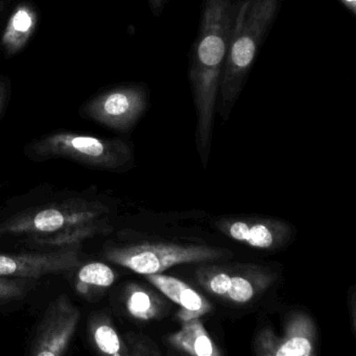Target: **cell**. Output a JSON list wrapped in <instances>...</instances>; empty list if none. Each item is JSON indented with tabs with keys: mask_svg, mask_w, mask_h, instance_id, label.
<instances>
[{
	"mask_svg": "<svg viewBox=\"0 0 356 356\" xmlns=\"http://www.w3.org/2000/svg\"><path fill=\"white\" fill-rule=\"evenodd\" d=\"M80 321V310L70 297L61 295L49 304L31 346L34 356L65 353Z\"/></svg>",
	"mask_w": 356,
	"mask_h": 356,
	"instance_id": "obj_7",
	"label": "cell"
},
{
	"mask_svg": "<svg viewBox=\"0 0 356 356\" xmlns=\"http://www.w3.org/2000/svg\"><path fill=\"white\" fill-rule=\"evenodd\" d=\"M11 95V84L9 79L0 76V116L7 107L8 101Z\"/></svg>",
	"mask_w": 356,
	"mask_h": 356,
	"instance_id": "obj_21",
	"label": "cell"
},
{
	"mask_svg": "<svg viewBox=\"0 0 356 356\" xmlns=\"http://www.w3.org/2000/svg\"><path fill=\"white\" fill-rule=\"evenodd\" d=\"M129 312L135 318L147 320L154 316L151 297L141 289H132L127 301Z\"/></svg>",
	"mask_w": 356,
	"mask_h": 356,
	"instance_id": "obj_17",
	"label": "cell"
},
{
	"mask_svg": "<svg viewBox=\"0 0 356 356\" xmlns=\"http://www.w3.org/2000/svg\"><path fill=\"white\" fill-rule=\"evenodd\" d=\"M10 10L0 34V49L8 59L26 47L39 22L38 9L32 0H17Z\"/></svg>",
	"mask_w": 356,
	"mask_h": 356,
	"instance_id": "obj_9",
	"label": "cell"
},
{
	"mask_svg": "<svg viewBox=\"0 0 356 356\" xmlns=\"http://www.w3.org/2000/svg\"><path fill=\"white\" fill-rule=\"evenodd\" d=\"M239 6L241 1L233 3V0H206L204 5L201 26L189 68V80L203 134L211 126Z\"/></svg>",
	"mask_w": 356,
	"mask_h": 356,
	"instance_id": "obj_1",
	"label": "cell"
},
{
	"mask_svg": "<svg viewBox=\"0 0 356 356\" xmlns=\"http://www.w3.org/2000/svg\"><path fill=\"white\" fill-rule=\"evenodd\" d=\"M343 1L351 11H355V0H343Z\"/></svg>",
	"mask_w": 356,
	"mask_h": 356,
	"instance_id": "obj_24",
	"label": "cell"
},
{
	"mask_svg": "<svg viewBox=\"0 0 356 356\" xmlns=\"http://www.w3.org/2000/svg\"><path fill=\"white\" fill-rule=\"evenodd\" d=\"M91 335L95 347L108 355L120 356L124 354L122 339L111 324L105 318L95 316L90 323Z\"/></svg>",
	"mask_w": 356,
	"mask_h": 356,
	"instance_id": "obj_14",
	"label": "cell"
},
{
	"mask_svg": "<svg viewBox=\"0 0 356 356\" xmlns=\"http://www.w3.org/2000/svg\"><path fill=\"white\" fill-rule=\"evenodd\" d=\"M79 248L80 245L43 253L0 254V277L36 279L70 272L81 264Z\"/></svg>",
	"mask_w": 356,
	"mask_h": 356,
	"instance_id": "obj_8",
	"label": "cell"
},
{
	"mask_svg": "<svg viewBox=\"0 0 356 356\" xmlns=\"http://www.w3.org/2000/svg\"><path fill=\"white\" fill-rule=\"evenodd\" d=\"M278 9V0L241 1L220 84L222 111H229L241 95L260 45Z\"/></svg>",
	"mask_w": 356,
	"mask_h": 356,
	"instance_id": "obj_2",
	"label": "cell"
},
{
	"mask_svg": "<svg viewBox=\"0 0 356 356\" xmlns=\"http://www.w3.org/2000/svg\"><path fill=\"white\" fill-rule=\"evenodd\" d=\"M115 280L113 270L107 264L102 262H91L85 264L78 273L76 289L82 295L86 296L92 289H106L111 286Z\"/></svg>",
	"mask_w": 356,
	"mask_h": 356,
	"instance_id": "obj_13",
	"label": "cell"
},
{
	"mask_svg": "<svg viewBox=\"0 0 356 356\" xmlns=\"http://www.w3.org/2000/svg\"><path fill=\"white\" fill-rule=\"evenodd\" d=\"M28 289V284L22 279L0 277V302L19 299Z\"/></svg>",
	"mask_w": 356,
	"mask_h": 356,
	"instance_id": "obj_18",
	"label": "cell"
},
{
	"mask_svg": "<svg viewBox=\"0 0 356 356\" xmlns=\"http://www.w3.org/2000/svg\"><path fill=\"white\" fill-rule=\"evenodd\" d=\"M147 92L140 86H120L103 91L83 104L81 114L114 130L126 131L140 118Z\"/></svg>",
	"mask_w": 356,
	"mask_h": 356,
	"instance_id": "obj_6",
	"label": "cell"
},
{
	"mask_svg": "<svg viewBox=\"0 0 356 356\" xmlns=\"http://www.w3.org/2000/svg\"><path fill=\"white\" fill-rule=\"evenodd\" d=\"M17 0H0V19L9 11L10 8L16 3Z\"/></svg>",
	"mask_w": 356,
	"mask_h": 356,
	"instance_id": "obj_22",
	"label": "cell"
},
{
	"mask_svg": "<svg viewBox=\"0 0 356 356\" xmlns=\"http://www.w3.org/2000/svg\"><path fill=\"white\" fill-rule=\"evenodd\" d=\"M229 233L233 238L249 243L252 247L268 248L274 241L270 229L264 225L250 226L245 222H237L229 228Z\"/></svg>",
	"mask_w": 356,
	"mask_h": 356,
	"instance_id": "obj_15",
	"label": "cell"
},
{
	"mask_svg": "<svg viewBox=\"0 0 356 356\" xmlns=\"http://www.w3.org/2000/svg\"><path fill=\"white\" fill-rule=\"evenodd\" d=\"M170 341L193 355L213 356L218 354L197 318L185 321L182 329L170 337Z\"/></svg>",
	"mask_w": 356,
	"mask_h": 356,
	"instance_id": "obj_12",
	"label": "cell"
},
{
	"mask_svg": "<svg viewBox=\"0 0 356 356\" xmlns=\"http://www.w3.org/2000/svg\"><path fill=\"white\" fill-rule=\"evenodd\" d=\"M108 211L97 201L74 199L49 207L31 210L0 222V237L6 235H43L99 220Z\"/></svg>",
	"mask_w": 356,
	"mask_h": 356,
	"instance_id": "obj_4",
	"label": "cell"
},
{
	"mask_svg": "<svg viewBox=\"0 0 356 356\" xmlns=\"http://www.w3.org/2000/svg\"><path fill=\"white\" fill-rule=\"evenodd\" d=\"M149 5H151L152 9H153L154 11H160L162 6V0H149Z\"/></svg>",
	"mask_w": 356,
	"mask_h": 356,
	"instance_id": "obj_23",
	"label": "cell"
},
{
	"mask_svg": "<svg viewBox=\"0 0 356 356\" xmlns=\"http://www.w3.org/2000/svg\"><path fill=\"white\" fill-rule=\"evenodd\" d=\"M226 295L233 301L245 303L253 297V285L243 277H231L230 286Z\"/></svg>",
	"mask_w": 356,
	"mask_h": 356,
	"instance_id": "obj_19",
	"label": "cell"
},
{
	"mask_svg": "<svg viewBox=\"0 0 356 356\" xmlns=\"http://www.w3.org/2000/svg\"><path fill=\"white\" fill-rule=\"evenodd\" d=\"M214 250L204 247L143 245L108 250L106 258L140 275L161 274L177 264L218 257Z\"/></svg>",
	"mask_w": 356,
	"mask_h": 356,
	"instance_id": "obj_5",
	"label": "cell"
},
{
	"mask_svg": "<svg viewBox=\"0 0 356 356\" xmlns=\"http://www.w3.org/2000/svg\"><path fill=\"white\" fill-rule=\"evenodd\" d=\"M107 230H109V227L105 224V220L99 218V220L70 227L60 232L51 233V234L33 235L34 236L33 241L42 247L61 249V248L70 247V245H80L81 241L92 238Z\"/></svg>",
	"mask_w": 356,
	"mask_h": 356,
	"instance_id": "obj_11",
	"label": "cell"
},
{
	"mask_svg": "<svg viewBox=\"0 0 356 356\" xmlns=\"http://www.w3.org/2000/svg\"><path fill=\"white\" fill-rule=\"evenodd\" d=\"M230 280L231 277L224 273L216 275L210 280V289L218 295H226L230 286Z\"/></svg>",
	"mask_w": 356,
	"mask_h": 356,
	"instance_id": "obj_20",
	"label": "cell"
},
{
	"mask_svg": "<svg viewBox=\"0 0 356 356\" xmlns=\"http://www.w3.org/2000/svg\"><path fill=\"white\" fill-rule=\"evenodd\" d=\"M28 151L35 159L65 158L97 168H115L127 157L120 141L70 132L51 133L31 143Z\"/></svg>",
	"mask_w": 356,
	"mask_h": 356,
	"instance_id": "obj_3",
	"label": "cell"
},
{
	"mask_svg": "<svg viewBox=\"0 0 356 356\" xmlns=\"http://www.w3.org/2000/svg\"><path fill=\"white\" fill-rule=\"evenodd\" d=\"M305 331H299L298 329L291 331L289 337L281 343L277 350L278 356H308L312 354V346L309 339L304 334Z\"/></svg>",
	"mask_w": 356,
	"mask_h": 356,
	"instance_id": "obj_16",
	"label": "cell"
},
{
	"mask_svg": "<svg viewBox=\"0 0 356 356\" xmlns=\"http://www.w3.org/2000/svg\"><path fill=\"white\" fill-rule=\"evenodd\" d=\"M147 278L164 295L182 307L180 312L182 320L199 318L209 312V303L183 281L162 274L147 275Z\"/></svg>",
	"mask_w": 356,
	"mask_h": 356,
	"instance_id": "obj_10",
	"label": "cell"
}]
</instances>
